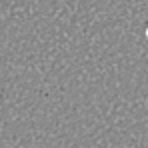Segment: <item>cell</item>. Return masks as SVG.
Here are the masks:
<instances>
[{
	"label": "cell",
	"instance_id": "obj_1",
	"mask_svg": "<svg viewBox=\"0 0 148 148\" xmlns=\"http://www.w3.org/2000/svg\"><path fill=\"white\" fill-rule=\"evenodd\" d=\"M146 36H148V32H146Z\"/></svg>",
	"mask_w": 148,
	"mask_h": 148
}]
</instances>
